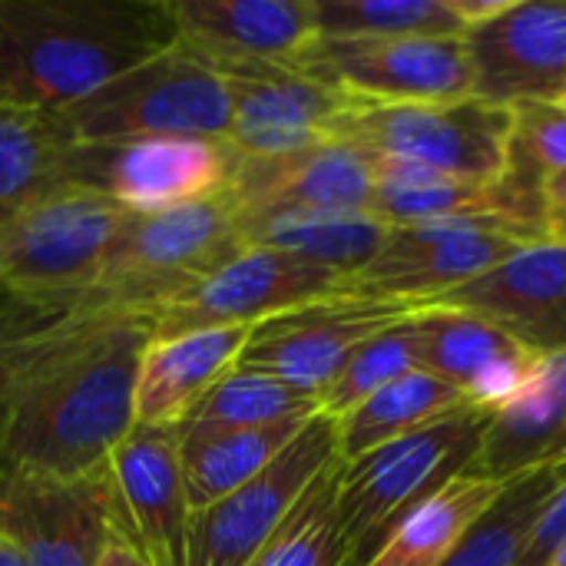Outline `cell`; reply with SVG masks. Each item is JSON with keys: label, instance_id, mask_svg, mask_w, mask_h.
Returning <instances> with one entry per match:
<instances>
[{"label": "cell", "instance_id": "4fadbf2b", "mask_svg": "<svg viewBox=\"0 0 566 566\" xmlns=\"http://www.w3.org/2000/svg\"><path fill=\"white\" fill-rule=\"evenodd\" d=\"M0 534L27 566H96L109 544L126 541L106 468L80 481L0 478Z\"/></svg>", "mask_w": 566, "mask_h": 566}, {"label": "cell", "instance_id": "1f68e13d", "mask_svg": "<svg viewBox=\"0 0 566 566\" xmlns=\"http://www.w3.org/2000/svg\"><path fill=\"white\" fill-rule=\"evenodd\" d=\"M308 415H318V405L312 398H305L302 391L289 388L285 381L265 371L235 365L202 395V401L189 411L182 424L262 428V424H279Z\"/></svg>", "mask_w": 566, "mask_h": 566}, {"label": "cell", "instance_id": "cb8c5ba5", "mask_svg": "<svg viewBox=\"0 0 566 566\" xmlns=\"http://www.w3.org/2000/svg\"><path fill=\"white\" fill-rule=\"evenodd\" d=\"M371 216L388 229L514 219L541 229V212L521 202L504 182H468L401 163H375ZM544 232V229H541Z\"/></svg>", "mask_w": 566, "mask_h": 566}, {"label": "cell", "instance_id": "836d02e7", "mask_svg": "<svg viewBox=\"0 0 566 566\" xmlns=\"http://www.w3.org/2000/svg\"><path fill=\"white\" fill-rule=\"evenodd\" d=\"M557 172H566V103L537 99L511 106L501 182L541 212V189Z\"/></svg>", "mask_w": 566, "mask_h": 566}, {"label": "cell", "instance_id": "9c48e42d", "mask_svg": "<svg viewBox=\"0 0 566 566\" xmlns=\"http://www.w3.org/2000/svg\"><path fill=\"white\" fill-rule=\"evenodd\" d=\"M418 305L338 292L252 325L239 365L265 371L318 405L345 361L381 328L415 315Z\"/></svg>", "mask_w": 566, "mask_h": 566}, {"label": "cell", "instance_id": "d4e9b609", "mask_svg": "<svg viewBox=\"0 0 566 566\" xmlns=\"http://www.w3.org/2000/svg\"><path fill=\"white\" fill-rule=\"evenodd\" d=\"M312 418L315 415L262 428L179 424V464L192 514L212 507L259 471H265Z\"/></svg>", "mask_w": 566, "mask_h": 566}, {"label": "cell", "instance_id": "277c9868", "mask_svg": "<svg viewBox=\"0 0 566 566\" xmlns=\"http://www.w3.org/2000/svg\"><path fill=\"white\" fill-rule=\"evenodd\" d=\"M491 411L454 408L421 431L342 461L338 517L345 531V566H365L381 541L431 494L474 464Z\"/></svg>", "mask_w": 566, "mask_h": 566}, {"label": "cell", "instance_id": "74e56055", "mask_svg": "<svg viewBox=\"0 0 566 566\" xmlns=\"http://www.w3.org/2000/svg\"><path fill=\"white\" fill-rule=\"evenodd\" d=\"M541 229L547 239L566 245V172H557L541 189Z\"/></svg>", "mask_w": 566, "mask_h": 566}, {"label": "cell", "instance_id": "7402d4cb", "mask_svg": "<svg viewBox=\"0 0 566 566\" xmlns=\"http://www.w3.org/2000/svg\"><path fill=\"white\" fill-rule=\"evenodd\" d=\"M566 461V352L534 365L527 385L497 411L468 474L511 481L531 468Z\"/></svg>", "mask_w": 566, "mask_h": 566}, {"label": "cell", "instance_id": "8fae6325", "mask_svg": "<svg viewBox=\"0 0 566 566\" xmlns=\"http://www.w3.org/2000/svg\"><path fill=\"white\" fill-rule=\"evenodd\" d=\"M534 239H544V232L514 219L391 229L385 249L348 282V289L358 295L424 308Z\"/></svg>", "mask_w": 566, "mask_h": 566}, {"label": "cell", "instance_id": "e0dca14e", "mask_svg": "<svg viewBox=\"0 0 566 566\" xmlns=\"http://www.w3.org/2000/svg\"><path fill=\"white\" fill-rule=\"evenodd\" d=\"M431 305L471 312L534 358L566 352V245L534 239Z\"/></svg>", "mask_w": 566, "mask_h": 566}, {"label": "cell", "instance_id": "30bf717a", "mask_svg": "<svg viewBox=\"0 0 566 566\" xmlns=\"http://www.w3.org/2000/svg\"><path fill=\"white\" fill-rule=\"evenodd\" d=\"M226 139L159 136L116 146H70L66 179L109 196L129 212H156L226 192L235 176Z\"/></svg>", "mask_w": 566, "mask_h": 566}, {"label": "cell", "instance_id": "2e32d148", "mask_svg": "<svg viewBox=\"0 0 566 566\" xmlns=\"http://www.w3.org/2000/svg\"><path fill=\"white\" fill-rule=\"evenodd\" d=\"M106 481L123 537L146 564L186 566L192 507L179 464V428L136 424L109 454Z\"/></svg>", "mask_w": 566, "mask_h": 566}, {"label": "cell", "instance_id": "4dcf8cb0", "mask_svg": "<svg viewBox=\"0 0 566 566\" xmlns=\"http://www.w3.org/2000/svg\"><path fill=\"white\" fill-rule=\"evenodd\" d=\"M338 471L342 458L305 488L249 566H345L348 551L338 517Z\"/></svg>", "mask_w": 566, "mask_h": 566}, {"label": "cell", "instance_id": "7a4b0ae2", "mask_svg": "<svg viewBox=\"0 0 566 566\" xmlns=\"http://www.w3.org/2000/svg\"><path fill=\"white\" fill-rule=\"evenodd\" d=\"M172 43L169 0H0V106L56 113Z\"/></svg>", "mask_w": 566, "mask_h": 566}, {"label": "cell", "instance_id": "d6986e66", "mask_svg": "<svg viewBox=\"0 0 566 566\" xmlns=\"http://www.w3.org/2000/svg\"><path fill=\"white\" fill-rule=\"evenodd\" d=\"M176 43L216 73L298 66L318 36L315 0H169Z\"/></svg>", "mask_w": 566, "mask_h": 566}, {"label": "cell", "instance_id": "f1b7e54d", "mask_svg": "<svg viewBox=\"0 0 566 566\" xmlns=\"http://www.w3.org/2000/svg\"><path fill=\"white\" fill-rule=\"evenodd\" d=\"M464 405L468 401L461 398V391H454L441 378H434L428 371H411V375L385 385L371 398H365L348 415L335 418L338 454H342V461L361 458L381 444H391L398 438L421 431L424 424H431Z\"/></svg>", "mask_w": 566, "mask_h": 566}, {"label": "cell", "instance_id": "d590c367", "mask_svg": "<svg viewBox=\"0 0 566 566\" xmlns=\"http://www.w3.org/2000/svg\"><path fill=\"white\" fill-rule=\"evenodd\" d=\"M566 541V481L551 494V501L544 504L531 541L524 547L521 566H547V560L554 557V551Z\"/></svg>", "mask_w": 566, "mask_h": 566}, {"label": "cell", "instance_id": "f546056e", "mask_svg": "<svg viewBox=\"0 0 566 566\" xmlns=\"http://www.w3.org/2000/svg\"><path fill=\"white\" fill-rule=\"evenodd\" d=\"M66 149L50 113L0 106V229L33 199L70 182Z\"/></svg>", "mask_w": 566, "mask_h": 566}, {"label": "cell", "instance_id": "f35d334b", "mask_svg": "<svg viewBox=\"0 0 566 566\" xmlns=\"http://www.w3.org/2000/svg\"><path fill=\"white\" fill-rule=\"evenodd\" d=\"M96 566H149L146 564V557L129 544V541H116V544H109V551L103 554V560Z\"/></svg>", "mask_w": 566, "mask_h": 566}, {"label": "cell", "instance_id": "ab89813d", "mask_svg": "<svg viewBox=\"0 0 566 566\" xmlns=\"http://www.w3.org/2000/svg\"><path fill=\"white\" fill-rule=\"evenodd\" d=\"M0 566H27L23 554L17 551V544L7 534H0Z\"/></svg>", "mask_w": 566, "mask_h": 566}, {"label": "cell", "instance_id": "4316f807", "mask_svg": "<svg viewBox=\"0 0 566 566\" xmlns=\"http://www.w3.org/2000/svg\"><path fill=\"white\" fill-rule=\"evenodd\" d=\"M564 481L566 461L541 464L504 481L491 507L458 537L438 566H521L544 504Z\"/></svg>", "mask_w": 566, "mask_h": 566}, {"label": "cell", "instance_id": "d6a6232c", "mask_svg": "<svg viewBox=\"0 0 566 566\" xmlns=\"http://www.w3.org/2000/svg\"><path fill=\"white\" fill-rule=\"evenodd\" d=\"M318 36H464L454 0H315Z\"/></svg>", "mask_w": 566, "mask_h": 566}, {"label": "cell", "instance_id": "44dd1931", "mask_svg": "<svg viewBox=\"0 0 566 566\" xmlns=\"http://www.w3.org/2000/svg\"><path fill=\"white\" fill-rule=\"evenodd\" d=\"M421 371L441 378L474 408H504L531 378L534 358L497 325L444 305H424L411 315Z\"/></svg>", "mask_w": 566, "mask_h": 566}, {"label": "cell", "instance_id": "603a6c76", "mask_svg": "<svg viewBox=\"0 0 566 566\" xmlns=\"http://www.w3.org/2000/svg\"><path fill=\"white\" fill-rule=\"evenodd\" d=\"M252 328H206L176 338H153L139 361L136 424L179 428L202 395L229 375Z\"/></svg>", "mask_w": 566, "mask_h": 566}, {"label": "cell", "instance_id": "6da1fadb", "mask_svg": "<svg viewBox=\"0 0 566 566\" xmlns=\"http://www.w3.org/2000/svg\"><path fill=\"white\" fill-rule=\"evenodd\" d=\"M153 338V315H73L17 388L0 441V478L80 481L99 474L136 428L139 361Z\"/></svg>", "mask_w": 566, "mask_h": 566}, {"label": "cell", "instance_id": "7c38bea8", "mask_svg": "<svg viewBox=\"0 0 566 566\" xmlns=\"http://www.w3.org/2000/svg\"><path fill=\"white\" fill-rule=\"evenodd\" d=\"M338 428L335 418L315 415L295 441L252 481L192 514L186 566H249L285 521L305 488L335 461Z\"/></svg>", "mask_w": 566, "mask_h": 566}, {"label": "cell", "instance_id": "5b68a950", "mask_svg": "<svg viewBox=\"0 0 566 566\" xmlns=\"http://www.w3.org/2000/svg\"><path fill=\"white\" fill-rule=\"evenodd\" d=\"M229 109L226 80L172 43L50 119L70 146H116L159 136L226 139Z\"/></svg>", "mask_w": 566, "mask_h": 566}, {"label": "cell", "instance_id": "83f0119b", "mask_svg": "<svg viewBox=\"0 0 566 566\" xmlns=\"http://www.w3.org/2000/svg\"><path fill=\"white\" fill-rule=\"evenodd\" d=\"M501 481L461 474L418 504L371 554L365 566H438L458 537L491 507L501 494Z\"/></svg>", "mask_w": 566, "mask_h": 566}, {"label": "cell", "instance_id": "484cf974", "mask_svg": "<svg viewBox=\"0 0 566 566\" xmlns=\"http://www.w3.org/2000/svg\"><path fill=\"white\" fill-rule=\"evenodd\" d=\"M245 245L275 249L355 279L385 249L391 229L371 212H259L242 216Z\"/></svg>", "mask_w": 566, "mask_h": 566}, {"label": "cell", "instance_id": "8992f818", "mask_svg": "<svg viewBox=\"0 0 566 566\" xmlns=\"http://www.w3.org/2000/svg\"><path fill=\"white\" fill-rule=\"evenodd\" d=\"M126 212L73 182L33 199L0 229V292L80 312Z\"/></svg>", "mask_w": 566, "mask_h": 566}, {"label": "cell", "instance_id": "9a60e30c", "mask_svg": "<svg viewBox=\"0 0 566 566\" xmlns=\"http://www.w3.org/2000/svg\"><path fill=\"white\" fill-rule=\"evenodd\" d=\"M474 96L491 106L566 103V0H511L464 30Z\"/></svg>", "mask_w": 566, "mask_h": 566}, {"label": "cell", "instance_id": "e575fe53", "mask_svg": "<svg viewBox=\"0 0 566 566\" xmlns=\"http://www.w3.org/2000/svg\"><path fill=\"white\" fill-rule=\"evenodd\" d=\"M421 371V352H418V335L411 315L381 328L371 335L338 371V378L322 391L318 411L328 418H342L352 408H358L365 398L381 391L385 385Z\"/></svg>", "mask_w": 566, "mask_h": 566}, {"label": "cell", "instance_id": "ffe728a7", "mask_svg": "<svg viewBox=\"0 0 566 566\" xmlns=\"http://www.w3.org/2000/svg\"><path fill=\"white\" fill-rule=\"evenodd\" d=\"M242 216L259 212H371L375 166L338 139L279 159H242L229 186Z\"/></svg>", "mask_w": 566, "mask_h": 566}, {"label": "cell", "instance_id": "ac0fdd59", "mask_svg": "<svg viewBox=\"0 0 566 566\" xmlns=\"http://www.w3.org/2000/svg\"><path fill=\"white\" fill-rule=\"evenodd\" d=\"M229 86L226 143L242 159H279L332 136L348 96L295 66H242L219 73Z\"/></svg>", "mask_w": 566, "mask_h": 566}, {"label": "cell", "instance_id": "5bb4252c", "mask_svg": "<svg viewBox=\"0 0 566 566\" xmlns=\"http://www.w3.org/2000/svg\"><path fill=\"white\" fill-rule=\"evenodd\" d=\"M338 292H348V279L338 272L275 249L249 245L196 292L153 315L156 338H176L206 328H252L265 318Z\"/></svg>", "mask_w": 566, "mask_h": 566}, {"label": "cell", "instance_id": "8d00e7d4", "mask_svg": "<svg viewBox=\"0 0 566 566\" xmlns=\"http://www.w3.org/2000/svg\"><path fill=\"white\" fill-rule=\"evenodd\" d=\"M76 315H80V312H76ZM56 332H60V328H56ZM56 332H50L46 338H36V342H27V345H17V348L0 352V441H3V428H7V418H10L17 388H20L27 368L33 365V358L43 352V345H46Z\"/></svg>", "mask_w": 566, "mask_h": 566}, {"label": "cell", "instance_id": "52a82bcc", "mask_svg": "<svg viewBox=\"0 0 566 566\" xmlns=\"http://www.w3.org/2000/svg\"><path fill=\"white\" fill-rule=\"evenodd\" d=\"M507 133L511 109L478 96L395 106L348 99L328 139L348 143L375 163H401L468 182H501Z\"/></svg>", "mask_w": 566, "mask_h": 566}, {"label": "cell", "instance_id": "3957f363", "mask_svg": "<svg viewBox=\"0 0 566 566\" xmlns=\"http://www.w3.org/2000/svg\"><path fill=\"white\" fill-rule=\"evenodd\" d=\"M245 249L239 206L229 189L172 209L126 212L80 312L159 315Z\"/></svg>", "mask_w": 566, "mask_h": 566}, {"label": "cell", "instance_id": "60d3db41", "mask_svg": "<svg viewBox=\"0 0 566 566\" xmlns=\"http://www.w3.org/2000/svg\"><path fill=\"white\" fill-rule=\"evenodd\" d=\"M547 566H566V541L557 547V551H554V557L547 560Z\"/></svg>", "mask_w": 566, "mask_h": 566}, {"label": "cell", "instance_id": "ba28073f", "mask_svg": "<svg viewBox=\"0 0 566 566\" xmlns=\"http://www.w3.org/2000/svg\"><path fill=\"white\" fill-rule=\"evenodd\" d=\"M295 70L358 103L474 96L464 36H315Z\"/></svg>", "mask_w": 566, "mask_h": 566}]
</instances>
